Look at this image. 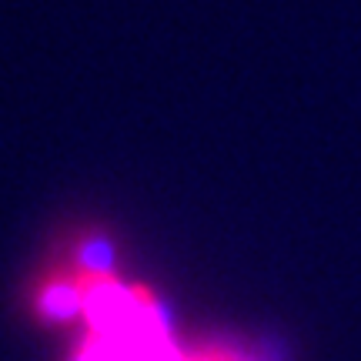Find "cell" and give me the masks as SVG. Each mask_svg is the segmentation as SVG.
Listing matches in <instances>:
<instances>
[{
    "instance_id": "cell-1",
    "label": "cell",
    "mask_w": 361,
    "mask_h": 361,
    "mask_svg": "<svg viewBox=\"0 0 361 361\" xmlns=\"http://www.w3.org/2000/svg\"><path fill=\"white\" fill-rule=\"evenodd\" d=\"M37 311L47 322H71L74 314H84V288L80 278L57 274L51 281L40 284L37 291Z\"/></svg>"
},
{
    "instance_id": "cell-2",
    "label": "cell",
    "mask_w": 361,
    "mask_h": 361,
    "mask_svg": "<svg viewBox=\"0 0 361 361\" xmlns=\"http://www.w3.org/2000/svg\"><path fill=\"white\" fill-rule=\"evenodd\" d=\"M78 271L80 274H114V247L104 238H90L78 251Z\"/></svg>"
}]
</instances>
